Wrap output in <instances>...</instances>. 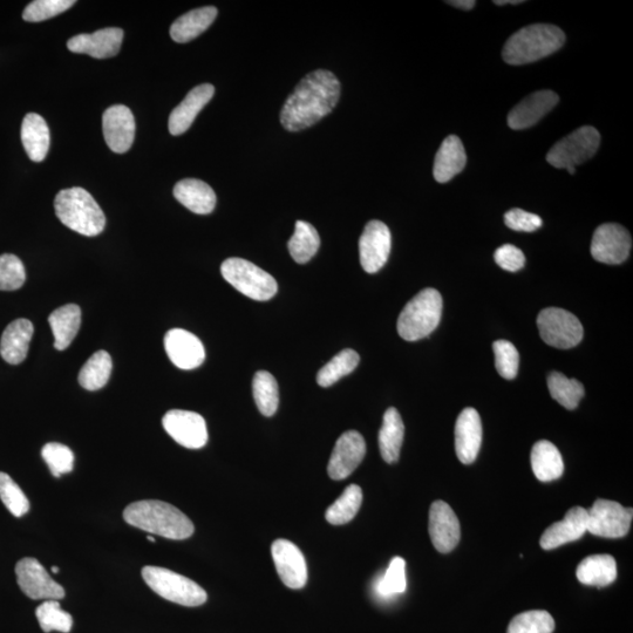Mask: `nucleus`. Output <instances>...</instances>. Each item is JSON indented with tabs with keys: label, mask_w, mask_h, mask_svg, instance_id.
Wrapping results in <instances>:
<instances>
[{
	"label": "nucleus",
	"mask_w": 633,
	"mask_h": 633,
	"mask_svg": "<svg viewBox=\"0 0 633 633\" xmlns=\"http://www.w3.org/2000/svg\"><path fill=\"white\" fill-rule=\"evenodd\" d=\"M147 539L153 543H155V537L153 536H148Z\"/></svg>",
	"instance_id": "nucleus-53"
},
{
	"label": "nucleus",
	"mask_w": 633,
	"mask_h": 633,
	"mask_svg": "<svg viewBox=\"0 0 633 633\" xmlns=\"http://www.w3.org/2000/svg\"><path fill=\"white\" fill-rule=\"evenodd\" d=\"M214 94L215 87L210 84H203L193 88L187 94L185 100L174 108V111L170 114L168 124L170 134L178 136L187 132L204 106L213 99Z\"/></svg>",
	"instance_id": "nucleus-24"
},
{
	"label": "nucleus",
	"mask_w": 633,
	"mask_h": 633,
	"mask_svg": "<svg viewBox=\"0 0 633 633\" xmlns=\"http://www.w3.org/2000/svg\"><path fill=\"white\" fill-rule=\"evenodd\" d=\"M76 4L74 0H36L26 6L23 12V19L29 23L44 22L61 15V13L71 9Z\"/></svg>",
	"instance_id": "nucleus-43"
},
{
	"label": "nucleus",
	"mask_w": 633,
	"mask_h": 633,
	"mask_svg": "<svg viewBox=\"0 0 633 633\" xmlns=\"http://www.w3.org/2000/svg\"><path fill=\"white\" fill-rule=\"evenodd\" d=\"M442 297L438 290L428 288L408 302L398 319L399 336L407 342L426 338L438 328L442 315Z\"/></svg>",
	"instance_id": "nucleus-5"
},
{
	"label": "nucleus",
	"mask_w": 633,
	"mask_h": 633,
	"mask_svg": "<svg viewBox=\"0 0 633 633\" xmlns=\"http://www.w3.org/2000/svg\"><path fill=\"white\" fill-rule=\"evenodd\" d=\"M406 562L404 558L394 557L386 574L378 583L377 590L381 596L390 597L403 594L406 590Z\"/></svg>",
	"instance_id": "nucleus-47"
},
{
	"label": "nucleus",
	"mask_w": 633,
	"mask_h": 633,
	"mask_svg": "<svg viewBox=\"0 0 633 633\" xmlns=\"http://www.w3.org/2000/svg\"><path fill=\"white\" fill-rule=\"evenodd\" d=\"M632 519V508H624L615 501L597 500L588 510V532L605 539H619L629 533Z\"/></svg>",
	"instance_id": "nucleus-10"
},
{
	"label": "nucleus",
	"mask_w": 633,
	"mask_h": 633,
	"mask_svg": "<svg viewBox=\"0 0 633 633\" xmlns=\"http://www.w3.org/2000/svg\"><path fill=\"white\" fill-rule=\"evenodd\" d=\"M601 144V134L591 126H583L558 141L547 155L551 166L567 169L594 158Z\"/></svg>",
	"instance_id": "nucleus-8"
},
{
	"label": "nucleus",
	"mask_w": 633,
	"mask_h": 633,
	"mask_svg": "<svg viewBox=\"0 0 633 633\" xmlns=\"http://www.w3.org/2000/svg\"><path fill=\"white\" fill-rule=\"evenodd\" d=\"M288 247L292 258L299 264H305L317 254L321 247V237L310 223L297 221L295 233L290 238Z\"/></svg>",
	"instance_id": "nucleus-35"
},
{
	"label": "nucleus",
	"mask_w": 633,
	"mask_h": 633,
	"mask_svg": "<svg viewBox=\"0 0 633 633\" xmlns=\"http://www.w3.org/2000/svg\"><path fill=\"white\" fill-rule=\"evenodd\" d=\"M54 209L61 223L80 235L94 237L105 229L104 211L83 188L61 190L54 200Z\"/></svg>",
	"instance_id": "nucleus-4"
},
{
	"label": "nucleus",
	"mask_w": 633,
	"mask_h": 633,
	"mask_svg": "<svg viewBox=\"0 0 633 633\" xmlns=\"http://www.w3.org/2000/svg\"><path fill=\"white\" fill-rule=\"evenodd\" d=\"M33 332V324L24 318L17 319L5 329L0 340V356L6 363L18 365L24 362L29 353Z\"/></svg>",
	"instance_id": "nucleus-25"
},
{
	"label": "nucleus",
	"mask_w": 633,
	"mask_h": 633,
	"mask_svg": "<svg viewBox=\"0 0 633 633\" xmlns=\"http://www.w3.org/2000/svg\"><path fill=\"white\" fill-rule=\"evenodd\" d=\"M25 281L26 272L23 262L12 254L0 256V290H18L23 287Z\"/></svg>",
	"instance_id": "nucleus-44"
},
{
	"label": "nucleus",
	"mask_w": 633,
	"mask_h": 633,
	"mask_svg": "<svg viewBox=\"0 0 633 633\" xmlns=\"http://www.w3.org/2000/svg\"><path fill=\"white\" fill-rule=\"evenodd\" d=\"M588 532V510L582 507H574L564 516L560 522L551 524L541 537V547L544 550H553L564 544L575 542Z\"/></svg>",
	"instance_id": "nucleus-22"
},
{
	"label": "nucleus",
	"mask_w": 633,
	"mask_h": 633,
	"mask_svg": "<svg viewBox=\"0 0 633 633\" xmlns=\"http://www.w3.org/2000/svg\"><path fill=\"white\" fill-rule=\"evenodd\" d=\"M537 326L543 342L556 349H571L582 342L584 335L578 318L573 313L558 308L542 310L537 317Z\"/></svg>",
	"instance_id": "nucleus-9"
},
{
	"label": "nucleus",
	"mask_w": 633,
	"mask_h": 633,
	"mask_svg": "<svg viewBox=\"0 0 633 633\" xmlns=\"http://www.w3.org/2000/svg\"><path fill=\"white\" fill-rule=\"evenodd\" d=\"M522 3H523V0H496V2H494V4L499 5V6L508 5V4L519 5Z\"/></svg>",
	"instance_id": "nucleus-51"
},
{
	"label": "nucleus",
	"mask_w": 633,
	"mask_h": 633,
	"mask_svg": "<svg viewBox=\"0 0 633 633\" xmlns=\"http://www.w3.org/2000/svg\"><path fill=\"white\" fill-rule=\"evenodd\" d=\"M17 582L31 600L58 601L65 597V590L52 580L36 558L26 557L16 566Z\"/></svg>",
	"instance_id": "nucleus-11"
},
{
	"label": "nucleus",
	"mask_w": 633,
	"mask_h": 633,
	"mask_svg": "<svg viewBox=\"0 0 633 633\" xmlns=\"http://www.w3.org/2000/svg\"><path fill=\"white\" fill-rule=\"evenodd\" d=\"M447 4L461 10H472L476 5L474 0H452V2H447Z\"/></svg>",
	"instance_id": "nucleus-50"
},
{
	"label": "nucleus",
	"mask_w": 633,
	"mask_h": 633,
	"mask_svg": "<svg viewBox=\"0 0 633 633\" xmlns=\"http://www.w3.org/2000/svg\"><path fill=\"white\" fill-rule=\"evenodd\" d=\"M221 272L233 288L255 301H269L277 294L276 279L243 258H228L223 262Z\"/></svg>",
	"instance_id": "nucleus-7"
},
{
	"label": "nucleus",
	"mask_w": 633,
	"mask_h": 633,
	"mask_svg": "<svg viewBox=\"0 0 633 633\" xmlns=\"http://www.w3.org/2000/svg\"><path fill=\"white\" fill-rule=\"evenodd\" d=\"M494 258L500 268L510 272L519 271L526 264V256L512 244L502 245L495 251Z\"/></svg>",
	"instance_id": "nucleus-49"
},
{
	"label": "nucleus",
	"mask_w": 633,
	"mask_h": 633,
	"mask_svg": "<svg viewBox=\"0 0 633 633\" xmlns=\"http://www.w3.org/2000/svg\"><path fill=\"white\" fill-rule=\"evenodd\" d=\"M0 500L16 517H22L30 510V502L23 490L10 478V475L3 472H0Z\"/></svg>",
	"instance_id": "nucleus-42"
},
{
	"label": "nucleus",
	"mask_w": 633,
	"mask_h": 633,
	"mask_svg": "<svg viewBox=\"0 0 633 633\" xmlns=\"http://www.w3.org/2000/svg\"><path fill=\"white\" fill-rule=\"evenodd\" d=\"M22 141L33 162H42L49 153L51 135L44 118L36 113L27 114L22 125Z\"/></svg>",
	"instance_id": "nucleus-28"
},
{
	"label": "nucleus",
	"mask_w": 633,
	"mask_h": 633,
	"mask_svg": "<svg viewBox=\"0 0 633 633\" xmlns=\"http://www.w3.org/2000/svg\"><path fill=\"white\" fill-rule=\"evenodd\" d=\"M49 323L54 335V347L64 351L77 337L81 325V310L76 304H67L53 311Z\"/></svg>",
	"instance_id": "nucleus-30"
},
{
	"label": "nucleus",
	"mask_w": 633,
	"mask_h": 633,
	"mask_svg": "<svg viewBox=\"0 0 633 633\" xmlns=\"http://www.w3.org/2000/svg\"><path fill=\"white\" fill-rule=\"evenodd\" d=\"M102 129L112 152L124 154L131 149L136 127L134 115L128 107L118 105L108 108L102 117Z\"/></svg>",
	"instance_id": "nucleus-17"
},
{
	"label": "nucleus",
	"mask_w": 633,
	"mask_h": 633,
	"mask_svg": "<svg viewBox=\"0 0 633 633\" xmlns=\"http://www.w3.org/2000/svg\"><path fill=\"white\" fill-rule=\"evenodd\" d=\"M363 502V490L351 485L344 490L340 498L326 510L325 519L333 526H342L355 519Z\"/></svg>",
	"instance_id": "nucleus-36"
},
{
	"label": "nucleus",
	"mask_w": 633,
	"mask_h": 633,
	"mask_svg": "<svg viewBox=\"0 0 633 633\" xmlns=\"http://www.w3.org/2000/svg\"><path fill=\"white\" fill-rule=\"evenodd\" d=\"M551 397L569 411L575 410L584 397V386L576 379H569L560 372L548 376Z\"/></svg>",
	"instance_id": "nucleus-37"
},
{
	"label": "nucleus",
	"mask_w": 633,
	"mask_h": 633,
	"mask_svg": "<svg viewBox=\"0 0 633 633\" xmlns=\"http://www.w3.org/2000/svg\"><path fill=\"white\" fill-rule=\"evenodd\" d=\"M366 454L363 435L357 431L346 432L337 441L333 449L328 473L332 480H344L362 464Z\"/></svg>",
	"instance_id": "nucleus-16"
},
{
	"label": "nucleus",
	"mask_w": 633,
	"mask_h": 633,
	"mask_svg": "<svg viewBox=\"0 0 633 633\" xmlns=\"http://www.w3.org/2000/svg\"><path fill=\"white\" fill-rule=\"evenodd\" d=\"M560 98L553 91H539L530 94L515 106L508 115V125L514 131H522L537 124L554 110Z\"/></svg>",
	"instance_id": "nucleus-23"
},
{
	"label": "nucleus",
	"mask_w": 633,
	"mask_h": 633,
	"mask_svg": "<svg viewBox=\"0 0 633 633\" xmlns=\"http://www.w3.org/2000/svg\"><path fill=\"white\" fill-rule=\"evenodd\" d=\"M495 367L500 376L513 380L519 371L520 356L516 347L507 340H498L493 344Z\"/></svg>",
	"instance_id": "nucleus-46"
},
{
	"label": "nucleus",
	"mask_w": 633,
	"mask_h": 633,
	"mask_svg": "<svg viewBox=\"0 0 633 633\" xmlns=\"http://www.w3.org/2000/svg\"><path fill=\"white\" fill-rule=\"evenodd\" d=\"M392 236L385 223L374 220L366 224L359 240V255L362 267L369 274H376L389 260Z\"/></svg>",
	"instance_id": "nucleus-13"
},
{
	"label": "nucleus",
	"mask_w": 633,
	"mask_h": 633,
	"mask_svg": "<svg viewBox=\"0 0 633 633\" xmlns=\"http://www.w3.org/2000/svg\"><path fill=\"white\" fill-rule=\"evenodd\" d=\"M467 155L464 144L456 135H449L442 142L437 156H435L433 174L439 183L451 181L455 175L464 170Z\"/></svg>",
	"instance_id": "nucleus-26"
},
{
	"label": "nucleus",
	"mask_w": 633,
	"mask_h": 633,
	"mask_svg": "<svg viewBox=\"0 0 633 633\" xmlns=\"http://www.w3.org/2000/svg\"><path fill=\"white\" fill-rule=\"evenodd\" d=\"M532 467L536 478L542 482L560 479L564 472V462L560 451L547 440H541L534 445Z\"/></svg>",
	"instance_id": "nucleus-33"
},
{
	"label": "nucleus",
	"mask_w": 633,
	"mask_h": 633,
	"mask_svg": "<svg viewBox=\"0 0 633 633\" xmlns=\"http://www.w3.org/2000/svg\"><path fill=\"white\" fill-rule=\"evenodd\" d=\"M271 554L282 582L290 589L304 588L308 582V567L301 549L288 540H276Z\"/></svg>",
	"instance_id": "nucleus-15"
},
{
	"label": "nucleus",
	"mask_w": 633,
	"mask_h": 633,
	"mask_svg": "<svg viewBox=\"0 0 633 633\" xmlns=\"http://www.w3.org/2000/svg\"><path fill=\"white\" fill-rule=\"evenodd\" d=\"M430 536L435 549L448 554L458 546L461 527L458 516L444 501H435L430 510Z\"/></svg>",
	"instance_id": "nucleus-18"
},
{
	"label": "nucleus",
	"mask_w": 633,
	"mask_h": 633,
	"mask_svg": "<svg viewBox=\"0 0 633 633\" xmlns=\"http://www.w3.org/2000/svg\"><path fill=\"white\" fill-rule=\"evenodd\" d=\"M359 360L360 358L356 351L347 349L339 352L323 369L319 370L317 383L322 387H330L336 384L339 379L357 369Z\"/></svg>",
	"instance_id": "nucleus-39"
},
{
	"label": "nucleus",
	"mask_w": 633,
	"mask_h": 633,
	"mask_svg": "<svg viewBox=\"0 0 633 633\" xmlns=\"http://www.w3.org/2000/svg\"><path fill=\"white\" fill-rule=\"evenodd\" d=\"M42 456L56 478L73 471L74 454L63 444H58V442L46 444L43 447Z\"/></svg>",
	"instance_id": "nucleus-45"
},
{
	"label": "nucleus",
	"mask_w": 633,
	"mask_h": 633,
	"mask_svg": "<svg viewBox=\"0 0 633 633\" xmlns=\"http://www.w3.org/2000/svg\"><path fill=\"white\" fill-rule=\"evenodd\" d=\"M122 39H124V31L118 27H108L92 34H79L68 40L67 47L73 53L107 59L117 56Z\"/></svg>",
	"instance_id": "nucleus-21"
},
{
	"label": "nucleus",
	"mask_w": 633,
	"mask_h": 633,
	"mask_svg": "<svg viewBox=\"0 0 633 633\" xmlns=\"http://www.w3.org/2000/svg\"><path fill=\"white\" fill-rule=\"evenodd\" d=\"M405 426L396 408L391 407L384 414L383 427L379 432L380 454L387 464H396L403 446Z\"/></svg>",
	"instance_id": "nucleus-31"
},
{
	"label": "nucleus",
	"mask_w": 633,
	"mask_h": 633,
	"mask_svg": "<svg viewBox=\"0 0 633 633\" xmlns=\"http://www.w3.org/2000/svg\"><path fill=\"white\" fill-rule=\"evenodd\" d=\"M162 425L170 437L183 447L200 449L207 445V424L199 413L172 410L163 417Z\"/></svg>",
	"instance_id": "nucleus-14"
},
{
	"label": "nucleus",
	"mask_w": 633,
	"mask_h": 633,
	"mask_svg": "<svg viewBox=\"0 0 633 633\" xmlns=\"http://www.w3.org/2000/svg\"><path fill=\"white\" fill-rule=\"evenodd\" d=\"M142 577L155 594L183 607H200L207 602V592L189 578L160 567H145Z\"/></svg>",
	"instance_id": "nucleus-6"
},
{
	"label": "nucleus",
	"mask_w": 633,
	"mask_h": 633,
	"mask_svg": "<svg viewBox=\"0 0 633 633\" xmlns=\"http://www.w3.org/2000/svg\"><path fill=\"white\" fill-rule=\"evenodd\" d=\"M505 223L509 229L515 231H526V233H533V231L542 227V220L540 216L528 213V211H524L522 209H512L507 211L505 215Z\"/></svg>",
	"instance_id": "nucleus-48"
},
{
	"label": "nucleus",
	"mask_w": 633,
	"mask_h": 633,
	"mask_svg": "<svg viewBox=\"0 0 633 633\" xmlns=\"http://www.w3.org/2000/svg\"><path fill=\"white\" fill-rule=\"evenodd\" d=\"M52 571H53V574H58L59 573V568L58 567H53Z\"/></svg>",
	"instance_id": "nucleus-52"
},
{
	"label": "nucleus",
	"mask_w": 633,
	"mask_h": 633,
	"mask_svg": "<svg viewBox=\"0 0 633 633\" xmlns=\"http://www.w3.org/2000/svg\"><path fill=\"white\" fill-rule=\"evenodd\" d=\"M482 444L480 414L472 407L465 408L456 420L455 451L464 465H471L478 458Z\"/></svg>",
	"instance_id": "nucleus-20"
},
{
	"label": "nucleus",
	"mask_w": 633,
	"mask_h": 633,
	"mask_svg": "<svg viewBox=\"0 0 633 633\" xmlns=\"http://www.w3.org/2000/svg\"><path fill=\"white\" fill-rule=\"evenodd\" d=\"M217 17V9L214 6L196 9L180 17L170 27V37L176 43H189L200 36L209 26L214 23Z\"/></svg>",
	"instance_id": "nucleus-32"
},
{
	"label": "nucleus",
	"mask_w": 633,
	"mask_h": 633,
	"mask_svg": "<svg viewBox=\"0 0 633 633\" xmlns=\"http://www.w3.org/2000/svg\"><path fill=\"white\" fill-rule=\"evenodd\" d=\"M555 621L547 611L532 610L513 618L507 633H553Z\"/></svg>",
	"instance_id": "nucleus-40"
},
{
	"label": "nucleus",
	"mask_w": 633,
	"mask_h": 633,
	"mask_svg": "<svg viewBox=\"0 0 633 633\" xmlns=\"http://www.w3.org/2000/svg\"><path fill=\"white\" fill-rule=\"evenodd\" d=\"M578 581L584 585L604 588L617 578V563L610 555H592L580 563L576 571Z\"/></svg>",
	"instance_id": "nucleus-29"
},
{
	"label": "nucleus",
	"mask_w": 633,
	"mask_h": 633,
	"mask_svg": "<svg viewBox=\"0 0 633 633\" xmlns=\"http://www.w3.org/2000/svg\"><path fill=\"white\" fill-rule=\"evenodd\" d=\"M165 349L176 367L181 370H194L206 359V350L199 338L182 329H173L166 333Z\"/></svg>",
	"instance_id": "nucleus-19"
},
{
	"label": "nucleus",
	"mask_w": 633,
	"mask_h": 633,
	"mask_svg": "<svg viewBox=\"0 0 633 633\" xmlns=\"http://www.w3.org/2000/svg\"><path fill=\"white\" fill-rule=\"evenodd\" d=\"M174 196L182 206L195 214L208 215L216 207L214 190L201 180L186 179L176 183Z\"/></svg>",
	"instance_id": "nucleus-27"
},
{
	"label": "nucleus",
	"mask_w": 633,
	"mask_h": 633,
	"mask_svg": "<svg viewBox=\"0 0 633 633\" xmlns=\"http://www.w3.org/2000/svg\"><path fill=\"white\" fill-rule=\"evenodd\" d=\"M113 369L112 358L106 351L95 352L79 373V384L87 391H98L110 380Z\"/></svg>",
	"instance_id": "nucleus-34"
},
{
	"label": "nucleus",
	"mask_w": 633,
	"mask_h": 633,
	"mask_svg": "<svg viewBox=\"0 0 633 633\" xmlns=\"http://www.w3.org/2000/svg\"><path fill=\"white\" fill-rule=\"evenodd\" d=\"M632 238L621 224L605 223L595 231L591 243V255L597 262L622 264L630 255Z\"/></svg>",
	"instance_id": "nucleus-12"
},
{
	"label": "nucleus",
	"mask_w": 633,
	"mask_h": 633,
	"mask_svg": "<svg viewBox=\"0 0 633 633\" xmlns=\"http://www.w3.org/2000/svg\"><path fill=\"white\" fill-rule=\"evenodd\" d=\"M124 519L135 528L169 540H186L195 532L194 524L187 515L158 500L132 503L125 509Z\"/></svg>",
	"instance_id": "nucleus-2"
},
{
	"label": "nucleus",
	"mask_w": 633,
	"mask_h": 633,
	"mask_svg": "<svg viewBox=\"0 0 633 633\" xmlns=\"http://www.w3.org/2000/svg\"><path fill=\"white\" fill-rule=\"evenodd\" d=\"M340 83L330 71L317 70L306 76L283 106L282 125L289 132L309 128L335 110Z\"/></svg>",
	"instance_id": "nucleus-1"
},
{
	"label": "nucleus",
	"mask_w": 633,
	"mask_h": 633,
	"mask_svg": "<svg viewBox=\"0 0 633 633\" xmlns=\"http://www.w3.org/2000/svg\"><path fill=\"white\" fill-rule=\"evenodd\" d=\"M566 43V34L555 25L533 24L523 27L507 40L502 56L509 65H526L546 58Z\"/></svg>",
	"instance_id": "nucleus-3"
},
{
	"label": "nucleus",
	"mask_w": 633,
	"mask_h": 633,
	"mask_svg": "<svg viewBox=\"0 0 633 633\" xmlns=\"http://www.w3.org/2000/svg\"><path fill=\"white\" fill-rule=\"evenodd\" d=\"M254 398L258 411L264 417H272L279 404L278 384L274 376L267 371H258L253 383Z\"/></svg>",
	"instance_id": "nucleus-38"
},
{
	"label": "nucleus",
	"mask_w": 633,
	"mask_h": 633,
	"mask_svg": "<svg viewBox=\"0 0 633 633\" xmlns=\"http://www.w3.org/2000/svg\"><path fill=\"white\" fill-rule=\"evenodd\" d=\"M40 628L46 633L60 631L68 633L72 630L73 618L61 609L58 601H45L36 610Z\"/></svg>",
	"instance_id": "nucleus-41"
}]
</instances>
